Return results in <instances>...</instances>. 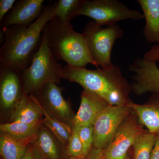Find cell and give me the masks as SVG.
I'll list each match as a JSON object with an SVG mask.
<instances>
[{
	"instance_id": "obj_4",
	"label": "cell",
	"mask_w": 159,
	"mask_h": 159,
	"mask_svg": "<svg viewBox=\"0 0 159 159\" xmlns=\"http://www.w3.org/2000/svg\"><path fill=\"white\" fill-rule=\"evenodd\" d=\"M63 67L54 56L43 32L42 41L38 51L29 66L22 70L23 94L34 96L48 83L58 84L61 79Z\"/></svg>"
},
{
	"instance_id": "obj_29",
	"label": "cell",
	"mask_w": 159,
	"mask_h": 159,
	"mask_svg": "<svg viewBox=\"0 0 159 159\" xmlns=\"http://www.w3.org/2000/svg\"><path fill=\"white\" fill-rule=\"evenodd\" d=\"M150 159H159V134H157L156 140L152 152Z\"/></svg>"
},
{
	"instance_id": "obj_31",
	"label": "cell",
	"mask_w": 159,
	"mask_h": 159,
	"mask_svg": "<svg viewBox=\"0 0 159 159\" xmlns=\"http://www.w3.org/2000/svg\"><path fill=\"white\" fill-rule=\"evenodd\" d=\"M127 158V157H126H126H123L121 158H120L119 159H126Z\"/></svg>"
},
{
	"instance_id": "obj_11",
	"label": "cell",
	"mask_w": 159,
	"mask_h": 159,
	"mask_svg": "<svg viewBox=\"0 0 159 159\" xmlns=\"http://www.w3.org/2000/svg\"><path fill=\"white\" fill-rule=\"evenodd\" d=\"M22 70L0 64V103L5 111L13 110L23 96Z\"/></svg>"
},
{
	"instance_id": "obj_21",
	"label": "cell",
	"mask_w": 159,
	"mask_h": 159,
	"mask_svg": "<svg viewBox=\"0 0 159 159\" xmlns=\"http://www.w3.org/2000/svg\"><path fill=\"white\" fill-rule=\"evenodd\" d=\"M157 134L146 132L141 134L134 143V159H150Z\"/></svg>"
},
{
	"instance_id": "obj_6",
	"label": "cell",
	"mask_w": 159,
	"mask_h": 159,
	"mask_svg": "<svg viewBox=\"0 0 159 159\" xmlns=\"http://www.w3.org/2000/svg\"><path fill=\"white\" fill-rule=\"evenodd\" d=\"M77 15L93 19L100 27L115 25L122 20H140L144 18L138 10L129 9L117 0H83Z\"/></svg>"
},
{
	"instance_id": "obj_22",
	"label": "cell",
	"mask_w": 159,
	"mask_h": 159,
	"mask_svg": "<svg viewBox=\"0 0 159 159\" xmlns=\"http://www.w3.org/2000/svg\"><path fill=\"white\" fill-rule=\"evenodd\" d=\"M83 0H59L56 1L55 16L63 22H70L77 16Z\"/></svg>"
},
{
	"instance_id": "obj_18",
	"label": "cell",
	"mask_w": 159,
	"mask_h": 159,
	"mask_svg": "<svg viewBox=\"0 0 159 159\" xmlns=\"http://www.w3.org/2000/svg\"><path fill=\"white\" fill-rule=\"evenodd\" d=\"M35 135L20 139L5 133L1 132L0 153L3 159H20Z\"/></svg>"
},
{
	"instance_id": "obj_23",
	"label": "cell",
	"mask_w": 159,
	"mask_h": 159,
	"mask_svg": "<svg viewBox=\"0 0 159 159\" xmlns=\"http://www.w3.org/2000/svg\"><path fill=\"white\" fill-rule=\"evenodd\" d=\"M79 135L83 145L82 158L88 156L93 146V125L79 126Z\"/></svg>"
},
{
	"instance_id": "obj_24",
	"label": "cell",
	"mask_w": 159,
	"mask_h": 159,
	"mask_svg": "<svg viewBox=\"0 0 159 159\" xmlns=\"http://www.w3.org/2000/svg\"><path fill=\"white\" fill-rule=\"evenodd\" d=\"M79 126H74L73 132L66 147V152L70 157L82 159L83 145L79 135Z\"/></svg>"
},
{
	"instance_id": "obj_1",
	"label": "cell",
	"mask_w": 159,
	"mask_h": 159,
	"mask_svg": "<svg viewBox=\"0 0 159 159\" xmlns=\"http://www.w3.org/2000/svg\"><path fill=\"white\" fill-rule=\"evenodd\" d=\"M56 3H49L40 16L30 25L2 29L0 64L22 70L29 66L41 45L45 27L55 16Z\"/></svg>"
},
{
	"instance_id": "obj_5",
	"label": "cell",
	"mask_w": 159,
	"mask_h": 159,
	"mask_svg": "<svg viewBox=\"0 0 159 159\" xmlns=\"http://www.w3.org/2000/svg\"><path fill=\"white\" fill-rule=\"evenodd\" d=\"M89 51L101 69L110 70L115 66L111 60L114 43L123 35V30L117 25L100 27L95 22H89L84 29Z\"/></svg>"
},
{
	"instance_id": "obj_28",
	"label": "cell",
	"mask_w": 159,
	"mask_h": 159,
	"mask_svg": "<svg viewBox=\"0 0 159 159\" xmlns=\"http://www.w3.org/2000/svg\"><path fill=\"white\" fill-rule=\"evenodd\" d=\"M88 159H106L103 149L94 148L91 150Z\"/></svg>"
},
{
	"instance_id": "obj_12",
	"label": "cell",
	"mask_w": 159,
	"mask_h": 159,
	"mask_svg": "<svg viewBox=\"0 0 159 159\" xmlns=\"http://www.w3.org/2000/svg\"><path fill=\"white\" fill-rule=\"evenodd\" d=\"M44 0H19L1 23L2 28L30 25L40 16L46 6Z\"/></svg>"
},
{
	"instance_id": "obj_14",
	"label": "cell",
	"mask_w": 159,
	"mask_h": 159,
	"mask_svg": "<svg viewBox=\"0 0 159 159\" xmlns=\"http://www.w3.org/2000/svg\"><path fill=\"white\" fill-rule=\"evenodd\" d=\"M42 109L37 98L23 94L11 111L9 122L36 123L43 121Z\"/></svg>"
},
{
	"instance_id": "obj_3",
	"label": "cell",
	"mask_w": 159,
	"mask_h": 159,
	"mask_svg": "<svg viewBox=\"0 0 159 159\" xmlns=\"http://www.w3.org/2000/svg\"><path fill=\"white\" fill-rule=\"evenodd\" d=\"M43 33L57 60L76 67H85L88 64L99 67L90 54L84 34L74 31L70 22H63L54 16Z\"/></svg>"
},
{
	"instance_id": "obj_17",
	"label": "cell",
	"mask_w": 159,
	"mask_h": 159,
	"mask_svg": "<svg viewBox=\"0 0 159 159\" xmlns=\"http://www.w3.org/2000/svg\"><path fill=\"white\" fill-rule=\"evenodd\" d=\"M31 143L42 159L60 158V146L62 145L45 126L38 131Z\"/></svg>"
},
{
	"instance_id": "obj_25",
	"label": "cell",
	"mask_w": 159,
	"mask_h": 159,
	"mask_svg": "<svg viewBox=\"0 0 159 159\" xmlns=\"http://www.w3.org/2000/svg\"><path fill=\"white\" fill-rule=\"evenodd\" d=\"M16 2V0L0 1V23L11 10Z\"/></svg>"
},
{
	"instance_id": "obj_32",
	"label": "cell",
	"mask_w": 159,
	"mask_h": 159,
	"mask_svg": "<svg viewBox=\"0 0 159 159\" xmlns=\"http://www.w3.org/2000/svg\"><path fill=\"white\" fill-rule=\"evenodd\" d=\"M129 159V158H127V159Z\"/></svg>"
},
{
	"instance_id": "obj_13",
	"label": "cell",
	"mask_w": 159,
	"mask_h": 159,
	"mask_svg": "<svg viewBox=\"0 0 159 159\" xmlns=\"http://www.w3.org/2000/svg\"><path fill=\"white\" fill-rule=\"evenodd\" d=\"M109 105L101 97L84 89L80 95L79 110L74 117V126L93 125L100 113Z\"/></svg>"
},
{
	"instance_id": "obj_30",
	"label": "cell",
	"mask_w": 159,
	"mask_h": 159,
	"mask_svg": "<svg viewBox=\"0 0 159 159\" xmlns=\"http://www.w3.org/2000/svg\"><path fill=\"white\" fill-rule=\"evenodd\" d=\"M69 159H82L81 158H76L70 157Z\"/></svg>"
},
{
	"instance_id": "obj_19",
	"label": "cell",
	"mask_w": 159,
	"mask_h": 159,
	"mask_svg": "<svg viewBox=\"0 0 159 159\" xmlns=\"http://www.w3.org/2000/svg\"><path fill=\"white\" fill-rule=\"evenodd\" d=\"M43 125V121L36 123L7 122L1 124L0 131L18 139H28L34 136Z\"/></svg>"
},
{
	"instance_id": "obj_7",
	"label": "cell",
	"mask_w": 159,
	"mask_h": 159,
	"mask_svg": "<svg viewBox=\"0 0 159 159\" xmlns=\"http://www.w3.org/2000/svg\"><path fill=\"white\" fill-rule=\"evenodd\" d=\"M132 111L128 105L106 107L93 125L94 148L105 149L113 139L122 122Z\"/></svg>"
},
{
	"instance_id": "obj_16",
	"label": "cell",
	"mask_w": 159,
	"mask_h": 159,
	"mask_svg": "<svg viewBox=\"0 0 159 159\" xmlns=\"http://www.w3.org/2000/svg\"><path fill=\"white\" fill-rule=\"evenodd\" d=\"M146 24L143 34L148 43L159 44V0H138Z\"/></svg>"
},
{
	"instance_id": "obj_9",
	"label": "cell",
	"mask_w": 159,
	"mask_h": 159,
	"mask_svg": "<svg viewBox=\"0 0 159 159\" xmlns=\"http://www.w3.org/2000/svg\"><path fill=\"white\" fill-rule=\"evenodd\" d=\"M64 89L55 83L50 82L34 97L50 115L73 128L75 116L70 102L63 97Z\"/></svg>"
},
{
	"instance_id": "obj_27",
	"label": "cell",
	"mask_w": 159,
	"mask_h": 159,
	"mask_svg": "<svg viewBox=\"0 0 159 159\" xmlns=\"http://www.w3.org/2000/svg\"><path fill=\"white\" fill-rule=\"evenodd\" d=\"M31 143L28 146L25 152L20 159H42Z\"/></svg>"
},
{
	"instance_id": "obj_15",
	"label": "cell",
	"mask_w": 159,
	"mask_h": 159,
	"mask_svg": "<svg viewBox=\"0 0 159 159\" xmlns=\"http://www.w3.org/2000/svg\"><path fill=\"white\" fill-rule=\"evenodd\" d=\"M150 101L144 104L131 101L128 106L136 115L139 122L149 132L159 134V94H154Z\"/></svg>"
},
{
	"instance_id": "obj_2",
	"label": "cell",
	"mask_w": 159,
	"mask_h": 159,
	"mask_svg": "<svg viewBox=\"0 0 159 159\" xmlns=\"http://www.w3.org/2000/svg\"><path fill=\"white\" fill-rule=\"evenodd\" d=\"M61 79L78 84L84 89L98 95L111 105H127L131 89L122 76L121 69L115 65L111 70L97 68L90 70L67 65L63 66Z\"/></svg>"
},
{
	"instance_id": "obj_8",
	"label": "cell",
	"mask_w": 159,
	"mask_h": 159,
	"mask_svg": "<svg viewBox=\"0 0 159 159\" xmlns=\"http://www.w3.org/2000/svg\"><path fill=\"white\" fill-rule=\"evenodd\" d=\"M143 125L132 111L117 129L109 145L103 149L106 159H119L126 156L127 151L139 136L145 133Z\"/></svg>"
},
{
	"instance_id": "obj_26",
	"label": "cell",
	"mask_w": 159,
	"mask_h": 159,
	"mask_svg": "<svg viewBox=\"0 0 159 159\" xmlns=\"http://www.w3.org/2000/svg\"><path fill=\"white\" fill-rule=\"evenodd\" d=\"M144 59L151 61H159V44H156L151 48L150 50L145 53Z\"/></svg>"
},
{
	"instance_id": "obj_10",
	"label": "cell",
	"mask_w": 159,
	"mask_h": 159,
	"mask_svg": "<svg viewBox=\"0 0 159 159\" xmlns=\"http://www.w3.org/2000/svg\"><path fill=\"white\" fill-rule=\"evenodd\" d=\"M129 70L134 73L131 89L134 93L159 94V68L156 62L138 57L129 66Z\"/></svg>"
},
{
	"instance_id": "obj_20",
	"label": "cell",
	"mask_w": 159,
	"mask_h": 159,
	"mask_svg": "<svg viewBox=\"0 0 159 159\" xmlns=\"http://www.w3.org/2000/svg\"><path fill=\"white\" fill-rule=\"evenodd\" d=\"M39 104L44 116L43 119V125L54 134L61 145L66 148L72 135L73 128L51 116L44 109L40 102Z\"/></svg>"
}]
</instances>
